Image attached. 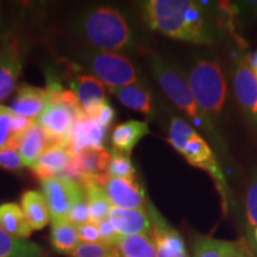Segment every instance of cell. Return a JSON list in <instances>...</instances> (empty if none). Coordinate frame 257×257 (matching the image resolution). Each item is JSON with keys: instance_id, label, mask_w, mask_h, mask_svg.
<instances>
[{"instance_id": "6da1fadb", "label": "cell", "mask_w": 257, "mask_h": 257, "mask_svg": "<svg viewBox=\"0 0 257 257\" xmlns=\"http://www.w3.org/2000/svg\"><path fill=\"white\" fill-rule=\"evenodd\" d=\"M148 27L167 37L197 46H211L214 32L206 10L192 0H148L143 4Z\"/></svg>"}, {"instance_id": "7a4b0ae2", "label": "cell", "mask_w": 257, "mask_h": 257, "mask_svg": "<svg viewBox=\"0 0 257 257\" xmlns=\"http://www.w3.org/2000/svg\"><path fill=\"white\" fill-rule=\"evenodd\" d=\"M75 32L93 50L125 51L134 46V32L119 10L112 6L88 9L75 21Z\"/></svg>"}, {"instance_id": "3957f363", "label": "cell", "mask_w": 257, "mask_h": 257, "mask_svg": "<svg viewBox=\"0 0 257 257\" xmlns=\"http://www.w3.org/2000/svg\"><path fill=\"white\" fill-rule=\"evenodd\" d=\"M168 142L193 167L204 170L211 176L221 199L224 212L229 211L231 192L217 156L207 141L182 118L172 117L168 128Z\"/></svg>"}, {"instance_id": "277c9868", "label": "cell", "mask_w": 257, "mask_h": 257, "mask_svg": "<svg viewBox=\"0 0 257 257\" xmlns=\"http://www.w3.org/2000/svg\"><path fill=\"white\" fill-rule=\"evenodd\" d=\"M150 68L165 95L176 106L178 110L185 114L193 126L206 135L208 140L218 147V150H226L224 140L218 133L216 125L208 119L207 115L199 107L187 81L170 64L157 55H152L150 57Z\"/></svg>"}, {"instance_id": "5b68a950", "label": "cell", "mask_w": 257, "mask_h": 257, "mask_svg": "<svg viewBox=\"0 0 257 257\" xmlns=\"http://www.w3.org/2000/svg\"><path fill=\"white\" fill-rule=\"evenodd\" d=\"M186 81L199 107L214 124L224 110L227 96L226 81L219 64L212 60H198Z\"/></svg>"}, {"instance_id": "8992f818", "label": "cell", "mask_w": 257, "mask_h": 257, "mask_svg": "<svg viewBox=\"0 0 257 257\" xmlns=\"http://www.w3.org/2000/svg\"><path fill=\"white\" fill-rule=\"evenodd\" d=\"M82 61L92 75L107 86L110 91L140 83L136 67L123 54L91 50L85 54Z\"/></svg>"}, {"instance_id": "52a82bcc", "label": "cell", "mask_w": 257, "mask_h": 257, "mask_svg": "<svg viewBox=\"0 0 257 257\" xmlns=\"http://www.w3.org/2000/svg\"><path fill=\"white\" fill-rule=\"evenodd\" d=\"M82 114V111L64 104L57 96L48 95L46 107L34 123L47 134L54 144L67 146L73 125L76 118Z\"/></svg>"}, {"instance_id": "ba28073f", "label": "cell", "mask_w": 257, "mask_h": 257, "mask_svg": "<svg viewBox=\"0 0 257 257\" xmlns=\"http://www.w3.org/2000/svg\"><path fill=\"white\" fill-rule=\"evenodd\" d=\"M42 193L49 207L51 223L68 219L73 205L85 197L82 186L66 176H56L42 181Z\"/></svg>"}, {"instance_id": "9c48e42d", "label": "cell", "mask_w": 257, "mask_h": 257, "mask_svg": "<svg viewBox=\"0 0 257 257\" xmlns=\"http://www.w3.org/2000/svg\"><path fill=\"white\" fill-rule=\"evenodd\" d=\"M24 63L22 43L12 34L0 38V102L5 101L17 88Z\"/></svg>"}, {"instance_id": "30bf717a", "label": "cell", "mask_w": 257, "mask_h": 257, "mask_svg": "<svg viewBox=\"0 0 257 257\" xmlns=\"http://www.w3.org/2000/svg\"><path fill=\"white\" fill-rule=\"evenodd\" d=\"M233 93L244 119L257 138V80L248 59L237 62L232 79Z\"/></svg>"}, {"instance_id": "8fae6325", "label": "cell", "mask_w": 257, "mask_h": 257, "mask_svg": "<svg viewBox=\"0 0 257 257\" xmlns=\"http://www.w3.org/2000/svg\"><path fill=\"white\" fill-rule=\"evenodd\" d=\"M152 221V238L155 244L156 257H188L181 234L167 221L152 202L147 204Z\"/></svg>"}, {"instance_id": "7c38bea8", "label": "cell", "mask_w": 257, "mask_h": 257, "mask_svg": "<svg viewBox=\"0 0 257 257\" xmlns=\"http://www.w3.org/2000/svg\"><path fill=\"white\" fill-rule=\"evenodd\" d=\"M79 69L81 68L78 64H74L73 76L69 79L68 83L70 91L78 99L83 114L91 118L101 105L107 102L105 85L92 74L76 72Z\"/></svg>"}, {"instance_id": "4fadbf2b", "label": "cell", "mask_w": 257, "mask_h": 257, "mask_svg": "<svg viewBox=\"0 0 257 257\" xmlns=\"http://www.w3.org/2000/svg\"><path fill=\"white\" fill-rule=\"evenodd\" d=\"M104 192L113 207L123 210H138L147 207V194L137 179L110 178Z\"/></svg>"}, {"instance_id": "5bb4252c", "label": "cell", "mask_w": 257, "mask_h": 257, "mask_svg": "<svg viewBox=\"0 0 257 257\" xmlns=\"http://www.w3.org/2000/svg\"><path fill=\"white\" fill-rule=\"evenodd\" d=\"M106 136V130L94 119L86 114L76 118L70 133L68 144L73 156L88 149H102Z\"/></svg>"}, {"instance_id": "9a60e30c", "label": "cell", "mask_w": 257, "mask_h": 257, "mask_svg": "<svg viewBox=\"0 0 257 257\" xmlns=\"http://www.w3.org/2000/svg\"><path fill=\"white\" fill-rule=\"evenodd\" d=\"M108 220L120 236H138L152 232V221L147 207L138 210H123L112 206Z\"/></svg>"}, {"instance_id": "2e32d148", "label": "cell", "mask_w": 257, "mask_h": 257, "mask_svg": "<svg viewBox=\"0 0 257 257\" xmlns=\"http://www.w3.org/2000/svg\"><path fill=\"white\" fill-rule=\"evenodd\" d=\"M72 159L73 154L68 147L64 144H55L42 154L30 169L41 181H44L62 175Z\"/></svg>"}, {"instance_id": "e0dca14e", "label": "cell", "mask_w": 257, "mask_h": 257, "mask_svg": "<svg viewBox=\"0 0 257 257\" xmlns=\"http://www.w3.org/2000/svg\"><path fill=\"white\" fill-rule=\"evenodd\" d=\"M47 101L48 93L46 88L23 83L17 89V93H16V96L10 108L16 114L35 121V119L42 113V111L44 110Z\"/></svg>"}, {"instance_id": "ac0fdd59", "label": "cell", "mask_w": 257, "mask_h": 257, "mask_svg": "<svg viewBox=\"0 0 257 257\" xmlns=\"http://www.w3.org/2000/svg\"><path fill=\"white\" fill-rule=\"evenodd\" d=\"M51 146L55 144L38 125L34 123L27 133L19 138L17 152L21 156L23 166L31 168L42 156V154Z\"/></svg>"}, {"instance_id": "d6986e66", "label": "cell", "mask_w": 257, "mask_h": 257, "mask_svg": "<svg viewBox=\"0 0 257 257\" xmlns=\"http://www.w3.org/2000/svg\"><path fill=\"white\" fill-rule=\"evenodd\" d=\"M147 135H150V128L147 121L135 119L124 121L113 128L111 136L112 147H113L112 150L130 155L134 148Z\"/></svg>"}, {"instance_id": "ffe728a7", "label": "cell", "mask_w": 257, "mask_h": 257, "mask_svg": "<svg viewBox=\"0 0 257 257\" xmlns=\"http://www.w3.org/2000/svg\"><path fill=\"white\" fill-rule=\"evenodd\" d=\"M111 92L117 96L120 104L128 110L140 112L147 117H152L155 112L152 94L148 91V88L141 83H135V85L126 86V87L113 89Z\"/></svg>"}, {"instance_id": "44dd1931", "label": "cell", "mask_w": 257, "mask_h": 257, "mask_svg": "<svg viewBox=\"0 0 257 257\" xmlns=\"http://www.w3.org/2000/svg\"><path fill=\"white\" fill-rule=\"evenodd\" d=\"M21 207L32 230L44 229L49 223V207L42 192H24L21 199Z\"/></svg>"}, {"instance_id": "7402d4cb", "label": "cell", "mask_w": 257, "mask_h": 257, "mask_svg": "<svg viewBox=\"0 0 257 257\" xmlns=\"http://www.w3.org/2000/svg\"><path fill=\"white\" fill-rule=\"evenodd\" d=\"M0 227L10 236L18 239H27L32 233L30 224L25 218L22 207L16 202L0 205Z\"/></svg>"}, {"instance_id": "603a6c76", "label": "cell", "mask_w": 257, "mask_h": 257, "mask_svg": "<svg viewBox=\"0 0 257 257\" xmlns=\"http://www.w3.org/2000/svg\"><path fill=\"white\" fill-rule=\"evenodd\" d=\"M50 242L53 249L60 255L70 256L80 243L78 226L64 219L51 223Z\"/></svg>"}, {"instance_id": "cb8c5ba5", "label": "cell", "mask_w": 257, "mask_h": 257, "mask_svg": "<svg viewBox=\"0 0 257 257\" xmlns=\"http://www.w3.org/2000/svg\"><path fill=\"white\" fill-rule=\"evenodd\" d=\"M0 257H46L37 244L10 236L0 227Z\"/></svg>"}, {"instance_id": "d4e9b609", "label": "cell", "mask_w": 257, "mask_h": 257, "mask_svg": "<svg viewBox=\"0 0 257 257\" xmlns=\"http://www.w3.org/2000/svg\"><path fill=\"white\" fill-rule=\"evenodd\" d=\"M81 186L83 187V191H85L92 223L99 224L101 221L108 219L112 205L107 197H106L104 188L95 184H92V182Z\"/></svg>"}, {"instance_id": "484cf974", "label": "cell", "mask_w": 257, "mask_h": 257, "mask_svg": "<svg viewBox=\"0 0 257 257\" xmlns=\"http://www.w3.org/2000/svg\"><path fill=\"white\" fill-rule=\"evenodd\" d=\"M117 248L121 257H156L155 244L150 234L121 236Z\"/></svg>"}, {"instance_id": "4316f807", "label": "cell", "mask_w": 257, "mask_h": 257, "mask_svg": "<svg viewBox=\"0 0 257 257\" xmlns=\"http://www.w3.org/2000/svg\"><path fill=\"white\" fill-rule=\"evenodd\" d=\"M246 218H248V244L257 257V167L246 194Z\"/></svg>"}, {"instance_id": "83f0119b", "label": "cell", "mask_w": 257, "mask_h": 257, "mask_svg": "<svg viewBox=\"0 0 257 257\" xmlns=\"http://www.w3.org/2000/svg\"><path fill=\"white\" fill-rule=\"evenodd\" d=\"M15 114L10 107L0 105V153L6 150H17L18 142L12 127Z\"/></svg>"}, {"instance_id": "f1b7e54d", "label": "cell", "mask_w": 257, "mask_h": 257, "mask_svg": "<svg viewBox=\"0 0 257 257\" xmlns=\"http://www.w3.org/2000/svg\"><path fill=\"white\" fill-rule=\"evenodd\" d=\"M111 163L108 167V175L110 178L117 179H137L136 169L133 165V161L130 159V155L118 153L115 150L111 152Z\"/></svg>"}, {"instance_id": "f546056e", "label": "cell", "mask_w": 257, "mask_h": 257, "mask_svg": "<svg viewBox=\"0 0 257 257\" xmlns=\"http://www.w3.org/2000/svg\"><path fill=\"white\" fill-rule=\"evenodd\" d=\"M226 240L211 237H198L193 249V257H224Z\"/></svg>"}, {"instance_id": "4dcf8cb0", "label": "cell", "mask_w": 257, "mask_h": 257, "mask_svg": "<svg viewBox=\"0 0 257 257\" xmlns=\"http://www.w3.org/2000/svg\"><path fill=\"white\" fill-rule=\"evenodd\" d=\"M112 248L102 243H80L70 257H107Z\"/></svg>"}, {"instance_id": "1f68e13d", "label": "cell", "mask_w": 257, "mask_h": 257, "mask_svg": "<svg viewBox=\"0 0 257 257\" xmlns=\"http://www.w3.org/2000/svg\"><path fill=\"white\" fill-rule=\"evenodd\" d=\"M68 220L75 226H81V225L91 221V214H89V207L87 200H86V195L79 201H76L70 208Z\"/></svg>"}, {"instance_id": "d6a6232c", "label": "cell", "mask_w": 257, "mask_h": 257, "mask_svg": "<svg viewBox=\"0 0 257 257\" xmlns=\"http://www.w3.org/2000/svg\"><path fill=\"white\" fill-rule=\"evenodd\" d=\"M96 225H98L101 243L107 246H117V244L119 242V238L121 236L114 230V227L112 226L111 221L106 219Z\"/></svg>"}, {"instance_id": "836d02e7", "label": "cell", "mask_w": 257, "mask_h": 257, "mask_svg": "<svg viewBox=\"0 0 257 257\" xmlns=\"http://www.w3.org/2000/svg\"><path fill=\"white\" fill-rule=\"evenodd\" d=\"M224 257H256L248 242L240 239L237 242H226Z\"/></svg>"}, {"instance_id": "e575fe53", "label": "cell", "mask_w": 257, "mask_h": 257, "mask_svg": "<svg viewBox=\"0 0 257 257\" xmlns=\"http://www.w3.org/2000/svg\"><path fill=\"white\" fill-rule=\"evenodd\" d=\"M115 117V112L113 107L110 105V102H105L104 105H101L98 110L95 111V113L92 115V119H94L96 123L100 125L101 127H104L106 131L111 127L112 123H113Z\"/></svg>"}, {"instance_id": "d590c367", "label": "cell", "mask_w": 257, "mask_h": 257, "mask_svg": "<svg viewBox=\"0 0 257 257\" xmlns=\"http://www.w3.org/2000/svg\"><path fill=\"white\" fill-rule=\"evenodd\" d=\"M23 167V162L17 150H6L0 153V168L16 172Z\"/></svg>"}, {"instance_id": "8d00e7d4", "label": "cell", "mask_w": 257, "mask_h": 257, "mask_svg": "<svg viewBox=\"0 0 257 257\" xmlns=\"http://www.w3.org/2000/svg\"><path fill=\"white\" fill-rule=\"evenodd\" d=\"M78 233L81 243H101L98 225L92 221L78 226Z\"/></svg>"}, {"instance_id": "74e56055", "label": "cell", "mask_w": 257, "mask_h": 257, "mask_svg": "<svg viewBox=\"0 0 257 257\" xmlns=\"http://www.w3.org/2000/svg\"><path fill=\"white\" fill-rule=\"evenodd\" d=\"M248 62H249L250 68L252 70L253 75H255V78L257 80V50L253 51L251 55L248 57Z\"/></svg>"}, {"instance_id": "f35d334b", "label": "cell", "mask_w": 257, "mask_h": 257, "mask_svg": "<svg viewBox=\"0 0 257 257\" xmlns=\"http://www.w3.org/2000/svg\"><path fill=\"white\" fill-rule=\"evenodd\" d=\"M107 257H121L119 250H118L117 246H113V248L111 249V251H110V253H108Z\"/></svg>"}, {"instance_id": "ab89813d", "label": "cell", "mask_w": 257, "mask_h": 257, "mask_svg": "<svg viewBox=\"0 0 257 257\" xmlns=\"http://www.w3.org/2000/svg\"><path fill=\"white\" fill-rule=\"evenodd\" d=\"M2 3H0V24H2Z\"/></svg>"}]
</instances>
